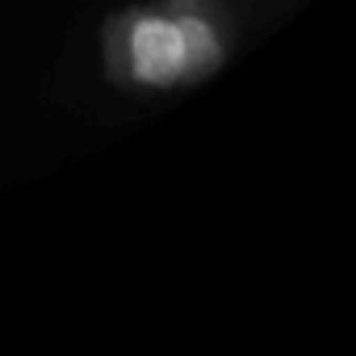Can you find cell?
Returning a JSON list of instances; mask_svg holds the SVG:
<instances>
[{
	"instance_id": "obj_1",
	"label": "cell",
	"mask_w": 356,
	"mask_h": 356,
	"mask_svg": "<svg viewBox=\"0 0 356 356\" xmlns=\"http://www.w3.org/2000/svg\"><path fill=\"white\" fill-rule=\"evenodd\" d=\"M239 42L231 0H143L101 26L105 80L122 92L159 97L214 80Z\"/></svg>"
}]
</instances>
